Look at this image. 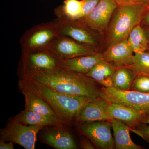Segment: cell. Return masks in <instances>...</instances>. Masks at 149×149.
Here are the masks:
<instances>
[{"mask_svg": "<svg viewBox=\"0 0 149 149\" xmlns=\"http://www.w3.org/2000/svg\"><path fill=\"white\" fill-rule=\"evenodd\" d=\"M48 50L61 59H67L98 52L66 36L59 35Z\"/></svg>", "mask_w": 149, "mask_h": 149, "instance_id": "obj_11", "label": "cell"}, {"mask_svg": "<svg viewBox=\"0 0 149 149\" xmlns=\"http://www.w3.org/2000/svg\"><path fill=\"white\" fill-rule=\"evenodd\" d=\"M110 122L113 130L115 149H143L142 147L135 144L131 140L129 134L130 126L117 119H112Z\"/></svg>", "mask_w": 149, "mask_h": 149, "instance_id": "obj_19", "label": "cell"}, {"mask_svg": "<svg viewBox=\"0 0 149 149\" xmlns=\"http://www.w3.org/2000/svg\"><path fill=\"white\" fill-rule=\"evenodd\" d=\"M59 35L66 36L90 47L96 52L103 51L104 37L88 26L81 19L65 21L54 20Z\"/></svg>", "mask_w": 149, "mask_h": 149, "instance_id": "obj_4", "label": "cell"}, {"mask_svg": "<svg viewBox=\"0 0 149 149\" xmlns=\"http://www.w3.org/2000/svg\"><path fill=\"white\" fill-rule=\"evenodd\" d=\"M117 6L114 0H100L92 12L81 20L104 37Z\"/></svg>", "mask_w": 149, "mask_h": 149, "instance_id": "obj_10", "label": "cell"}, {"mask_svg": "<svg viewBox=\"0 0 149 149\" xmlns=\"http://www.w3.org/2000/svg\"><path fill=\"white\" fill-rule=\"evenodd\" d=\"M141 25L142 27H149V9L144 15Z\"/></svg>", "mask_w": 149, "mask_h": 149, "instance_id": "obj_31", "label": "cell"}, {"mask_svg": "<svg viewBox=\"0 0 149 149\" xmlns=\"http://www.w3.org/2000/svg\"><path fill=\"white\" fill-rule=\"evenodd\" d=\"M19 81L39 95L65 125L74 120L78 112L94 100L83 96L67 95L29 79L19 78Z\"/></svg>", "mask_w": 149, "mask_h": 149, "instance_id": "obj_2", "label": "cell"}, {"mask_svg": "<svg viewBox=\"0 0 149 149\" xmlns=\"http://www.w3.org/2000/svg\"><path fill=\"white\" fill-rule=\"evenodd\" d=\"M127 40L129 47L134 54L148 50V40L144 28L141 24L137 25L132 29Z\"/></svg>", "mask_w": 149, "mask_h": 149, "instance_id": "obj_23", "label": "cell"}, {"mask_svg": "<svg viewBox=\"0 0 149 149\" xmlns=\"http://www.w3.org/2000/svg\"><path fill=\"white\" fill-rule=\"evenodd\" d=\"M40 133L41 141L57 149H75L77 146L68 130L62 127H46Z\"/></svg>", "mask_w": 149, "mask_h": 149, "instance_id": "obj_12", "label": "cell"}, {"mask_svg": "<svg viewBox=\"0 0 149 149\" xmlns=\"http://www.w3.org/2000/svg\"><path fill=\"white\" fill-rule=\"evenodd\" d=\"M137 74L128 67L116 68L112 87L120 91H131Z\"/></svg>", "mask_w": 149, "mask_h": 149, "instance_id": "obj_22", "label": "cell"}, {"mask_svg": "<svg viewBox=\"0 0 149 149\" xmlns=\"http://www.w3.org/2000/svg\"><path fill=\"white\" fill-rule=\"evenodd\" d=\"M13 143L9 141L6 143L3 140H1L0 141V149H13Z\"/></svg>", "mask_w": 149, "mask_h": 149, "instance_id": "obj_30", "label": "cell"}, {"mask_svg": "<svg viewBox=\"0 0 149 149\" xmlns=\"http://www.w3.org/2000/svg\"><path fill=\"white\" fill-rule=\"evenodd\" d=\"M149 9V5L145 3L118 5L104 36L103 51L113 45L127 40L132 29L141 24Z\"/></svg>", "mask_w": 149, "mask_h": 149, "instance_id": "obj_3", "label": "cell"}, {"mask_svg": "<svg viewBox=\"0 0 149 149\" xmlns=\"http://www.w3.org/2000/svg\"><path fill=\"white\" fill-rule=\"evenodd\" d=\"M144 30H145V32H146V35L147 38H148V42H149V29H147V30H146V29H144Z\"/></svg>", "mask_w": 149, "mask_h": 149, "instance_id": "obj_33", "label": "cell"}, {"mask_svg": "<svg viewBox=\"0 0 149 149\" xmlns=\"http://www.w3.org/2000/svg\"><path fill=\"white\" fill-rule=\"evenodd\" d=\"M80 147L81 148L84 149H94L95 147L91 143L89 139H83L80 141Z\"/></svg>", "mask_w": 149, "mask_h": 149, "instance_id": "obj_29", "label": "cell"}, {"mask_svg": "<svg viewBox=\"0 0 149 149\" xmlns=\"http://www.w3.org/2000/svg\"><path fill=\"white\" fill-rule=\"evenodd\" d=\"M118 5H127L144 3V0H114Z\"/></svg>", "mask_w": 149, "mask_h": 149, "instance_id": "obj_28", "label": "cell"}, {"mask_svg": "<svg viewBox=\"0 0 149 149\" xmlns=\"http://www.w3.org/2000/svg\"><path fill=\"white\" fill-rule=\"evenodd\" d=\"M61 60L48 49L22 50L19 68V77L58 68Z\"/></svg>", "mask_w": 149, "mask_h": 149, "instance_id": "obj_5", "label": "cell"}, {"mask_svg": "<svg viewBox=\"0 0 149 149\" xmlns=\"http://www.w3.org/2000/svg\"><path fill=\"white\" fill-rule=\"evenodd\" d=\"M104 60L102 53L97 52L93 54L80 56L74 58L61 59L59 68L85 74Z\"/></svg>", "mask_w": 149, "mask_h": 149, "instance_id": "obj_15", "label": "cell"}, {"mask_svg": "<svg viewBox=\"0 0 149 149\" xmlns=\"http://www.w3.org/2000/svg\"><path fill=\"white\" fill-rule=\"evenodd\" d=\"M18 87L25 99V110L59 118L51 107L39 95L19 81Z\"/></svg>", "mask_w": 149, "mask_h": 149, "instance_id": "obj_17", "label": "cell"}, {"mask_svg": "<svg viewBox=\"0 0 149 149\" xmlns=\"http://www.w3.org/2000/svg\"><path fill=\"white\" fill-rule=\"evenodd\" d=\"M19 78L33 80L55 91L70 95L95 99L100 97L97 83L86 74L58 68L52 70L26 74Z\"/></svg>", "mask_w": 149, "mask_h": 149, "instance_id": "obj_1", "label": "cell"}, {"mask_svg": "<svg viewBox=\"0 0 149 149\" xmlns=\"http://www.w3.org/2000/svg\"><path fill=\"white\" fill-rule=\"evenodd\" d=\"M57 19L62 21H71L82 18V0H64L62 5L54 9Z\"/></svg>", "mask_w": 149, "mask_h": 149, "instance_id": "obj_20", "label": "cell"}, {"mask_svg": "<svg viewBox=\"0 0 149 149\" xmlns=\"http://www.w3.org/2000/svg\"><path fill=\"white\" fill-rule=\"evenodd\" d=\"M100 0H82V18L88 16L96 7Z\"/></svg>", "mask_w": 149, "mask_h": 149, "instance_id": "obj_26", "label": "cell"}, {"mask_svg": "<svg viewBox=\"0 0 149 149\" xmlns=\"http://www.w3.org/2000/svg\"><path fill=\"white\" fill-rule=\"evenodd\" d=\"M130 130L141 136L144 140L149 139V125L147 124L141 123L134 128H130Z\"/></svg>", "mask_w": 149, "mask_h": 149, "instance_id": "obj_27", "label": "cell"}, {"mask_svg": "<svg viewBox=\"0 0 149 149\" xmlns=\"http://www.w3.org/2000/svg\"><path fill=\"white\" fill-rule=\"evenodd\" d=\"M104 60L115 68L130 66L133 64L134 53L127 40L113 45L102 52Z\"/></svg>", "mask_w": 149, "mask_h": 149, "instance_id": "obj_13", "label": "cell"}, {"mask_svg": "<svg viewBox=\"0 0 149 149\" xmlns=\"http://www.w3.org/2000/svg\"><path fill=\"white\" fill-rule=\"evenodd\" d=\"M128 67L137 74H149V52L134 54L133 64Z\"/></svg>", "mask_w": 149, "mask_h": 149, "instance_id": "obj_24", "label": "cell"}, {"mask_svg": "<svg viewBox=\"0 0 149 149\" xmlns=\"http://www.w3.org/2000/svg\"><path fill=\"white\" fill-rule=\"evenodd\" d=\"M131 91L149 94V74H137Z\"/></svg>", "mask_w": 149, "mask_h": 149, "instance_id": "obj_25", "label": "cell"}, {"mask_svg": "<svg viewBox=\"0 0 149 149\" xmlns=\"http://www.w3.org/2000/svg\"><path fill=\"white\" fill-rule=\"evenodd\" d=\"M116 68L104 60L100 62L86 74L105 88L112 86Z\"/></svg>", "mask_w": 149, "mask_h": 149, "instance_id": "obj_21", "label": "cell"}, {"mask_svg": "<svg viewBox=\"0 0 149 149\" xmlns=\"http://www.w3.org/2000/svg\"><path fill=\"white\" fill-rule=\"evenodd\" d=\"M148 51V52H149V46H148V50H147Z\"/></svg>", "mask_w": 149, "mask_h": 149, "instance_id": "obj_35", "label": "cell"}, {"mask_svg": "<svg viewBox=\"0 0 149 149\" xmlns=\"http://www.w3.org/2000/svg\"><path fill=\"white\" fill-rule=\"evenodd\" d=\"M144 2L149 5V0H144Z\"/></svg>", "mask_w": 149, "mask_h": 149, "instance_id": "obj_34", "label": "cell"}, {"mask_svg": "<svg viewBox=\"0 0 149 149\" xmlns=\"http://www.w3.org/2000/svg\"><path fill=\"white\" fill-rule=\"evenodd\" d=\"M100 97L111 103L122 105L137 111L149 112V94L133 91H120L113 87L100 89Z\"/></svg>", "mask_w": 149, "mask_h": 149, "instance_id": "obj_7", "label": "cell"}, {"mask_svg": "<svg viewBox=\"0 0 149 149\" xmlns=\"http://www.w3.org/2000/svg\"><path fill=\"white\" fill-rule=\"evenodd\" d=\"M143 123L146 124H149V112L146 113V117L144 118Z\"/></svg>", "mask_w": 149, "mask_h": 149, "instance_id": "obj_32", "label": "cell"}, {"mask_svg": "<svg viewBox=\"0 0 149 149\" xmlns=\"http://www.w3.org/2000/svg\"><path fill=\"white\" fill-rule=\"evenodd\" d=\"M45 126L26 125L12 120L1 130V139L13 142L26 149H34L37 133Z\"/></svg>", "mask_w": 149, "mask_h": 149, "instance_id": "obj_8", "label": "cell"}, {"mask_svg": "<svg viewBox=\"0 0 149 149\" xmlns=\"http://www.w3.org/2000/svg\"><path fill=\"white\" fill-rule=\"evenodd\" d=\"M111 128V123L109 120L77 123L80 133L91 140L96 147L102 149H115Z\"/></svg>", "mask_w": 149, "mask_h": 149, "instance_id": "obj_9", "label": "cell"}, {"mask_svg": "<svg viewBox=\"0 0 149 149\" xmlns=\"http://www.w3.org/2000/svg\"><path fill=\"white\" fill-rule=\"evenodd\" d=\"M109 102L101 97L94 99L85 105L76 115L74 120L77 123L111 119L106 112Z\"/></svg>", "mask_w": 149, "mask_h": 149, "instance_id": "obj_14", "label": "cell"}, {"mask_svg": "<svg viewBox=\"0 0 149 149\" xmlns=\"http://www.w3.org/2000/svg\"><path fill=\"white\" fill-rule=\"evenodd\" d=\"M12 120L24 125H41L45 127H62L65 125L57 118L38 114L25 109L15 116Z\"/></svg>", "mask_w": 149, "mask_h": 149, "instance_id": "obj_18", "label": "cell"}, {"mask_svg": "<svg viewBox=\"0 0 149 149\" xmlns=\"http://www.w3.org/2000/svg\"><path fill=\"white\" fill-rule=\"evenodd\" d=\"M59 35L54 20L35 25L22 36V50L48 49Z\"/></svg>", "mask_w": 149, "mask_h": 149, "instance_id": "obj_6", "label": "cell"}, {"mask_svg": "<svg viewBox=\"0 0 149 149\" xmlns=\"http://www.w3.org/2000/svg\"><path fill=\"white\" fill-rule=\"evenodd\" d=\"M106 112L110 119L120 120L132 128L143 123L146 113L118 104L109 103Z\"/></svg>", "mask_w": 149, "mask_h": 149, "instance_id": "obj_16", "label": "cell"}]
</instances>
